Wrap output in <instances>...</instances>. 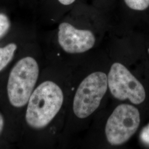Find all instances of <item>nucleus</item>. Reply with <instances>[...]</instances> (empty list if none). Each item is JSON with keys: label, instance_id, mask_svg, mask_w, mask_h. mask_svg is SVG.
<instances>
[{"label": "nucleus", "instance_id": "nucleus-9", "mask_svg": "<svg viewBox=\"0 0 149 149\" xmlns=\"http://www.w3.org/2000/svg\"><path fill=\"white\" fill-rule=\"evenodd\" d=\"M82 0H54L56 6H59L60 10L70 11L74 6Z\"/></svg>", "mask_w": 149, "mask_h": 149}, {"label": "nucleus", "instance_id": "nucleus-12", "mask_svg": "<svg viewBox=\"0 0 149 149\" xmlns=\"http://www.w3.org/2000/svg\"><path fill=\"white\" fill-rule=\"evenodd\" d=\"M3 127H4V119L3 118V116L0 113V134L1 133L2 131L3 130Z\"/></svg>", "mask_w": 149, "mask_h": 149}, {"label": "nucleus", "instance_id": "nucleus-7", "mask_svg": "<svg viewBox=\"0 0 149 149\" xmlns=\"http://www.w3.org/2000/svg\"><path fill=\"white\" fill-rule=\"evenodd\" d=\"M90 3L112 18H116L117 0H90Z\"/></svg>", "mask_w": 149, "mask_h": 149}, {"label": "nucleus", "instance_id": "nucleus-5", "mask_svg": "<svg viewBox=\"0 0 149 149\" xmlns=\"http://www.w3.org/2000/svg\"><path fill=\"white\" fill-rule=\"evenodd\" d=\"M107 77L108 86L115 98L120 101L128 100L134 104H140L145 101L144 86L123 64H113Z\"/></svg>", "mask_w": 149, "mask_h": 149}, {"label": "nucleus", "instance_id": "nucleus-8", "mask_svg": "<svg viewBox=\"0 0 149 149\" xmlns=\"http://www.w3.org/2000/svg\"><path fill=\"white\" fill-rule=\"evenodd\" d=\"M17 48V46L15 43H10L5 47L0 48V72L12 60Z\"/></svg>", "mask_w": 149, "mask_h": 149}, {"label": "nucleus", "instance_id": "nucleus-6", "mask_svg": "<svg viewBox=\"0 0 149 149\" xmlns=\"http://www.w3.org/2000/svg\"><path fill=\"white\" fill-rule=\"evenodd\" d=\"M116 18L128 23L149 24V0H117Z\"/></svg>", "mask_w": 149, "mask_h": 149}, {"label": "nucleus", "instance_id": "nucleus-4", "mask_svg": "<svg viewBox=\"0 0 149 149\" xmlns=\"http://www.w3.org/2000/svg\"><path fill=\"white\" fill-rule=\"evenodd\" d=\"M140 123V113L136 107L128 104L119 105L107 122L108 141L114 146L124 144L136 133Z\"/></svg>", "mask_w": 149, "mask_h": 149}, {"label": "nucleus", "instance_id": "nucleus-11", "mask_svg": "<svg viewBox=\"0 0 149 149\" xmlns=\"http://www.w3.org/2000/svg\"><path fill=\"white\" fill-rule=\"evenodd\" d=\"M140 138L144 143L149 145V123L144 127L140 134Z\"/></svg>", "mask_w": 149, "mask_h": 149}, {"label": "nucleus", "instance_id": "nucleus-2", "mask_svg": "<svg viewBox=\"0 0 149 149\" xmlns=\"http://www.w3.org/2000/svg\"><path fill=\"white\" fill-rule=\"evenodd\" d=\"M39 68L37 61L27 56L19 60L9 75L7 91L9 101L16 108L24 106L37 82Z\"/></svg>", "mask_w": 149, "mask_h": 149}, {"label": "nucleus", "instance_id": "nucleus-3", "mask_svg": "<svg viewBox=\"0 0 149 149\" xmlns=\"http://www.w3.org/2000/svg\"><path fill=\"white\" fill-rule=\"evenodd\" d=\"M108 88V77L102 72H95L86 77L74 95L73 110L80 119L88 117L100 106Z\"/></svg>", "mask_w": 149, "mask_h": 149}, {"label": "nucleus", "instance_id": "nucleus-10", "mask_svg": "<svg viewBox=\"0 0 149 149\" xmlns=\"http://www.w3.org/2000/svg\"><path fill=\"white\" fill-rule=\"evenodd\" d=\"M10 27V22L5 15L0 13V38L2 37L8 32Z\"/></svg>", "mask_w": 149, "mask_h": 149}, {"label": "nucleus", "instance_id": "nucleus-1", "mask_svg": "<svg viewBox=\"0 0 149 149\" xmlns=\"http://www.w3.org/2000/svg\"><path fill=\"white\" fill-rule=\"evenodd\" d=\"M64 102L63 91L50 81L42 83L33 91L26 113L27 124L34 129H42L52 121Z\"/></svg>", "mask_w": 149, "mask_h": 149}, {"label": "nucleus", "instance_id": "nucleus-13", "mask_svg": "<svg viewBox=\"0 0 149 149\" xmlns=\"http://www.w3.org/2000/svg\"><path fill=\"white\" fill-rule=\"evenodd\" d=\"M148 52L149 53V48H148Z\"/></svg>", "mask_w": 149, "mask_h": 149}]
</instances>
